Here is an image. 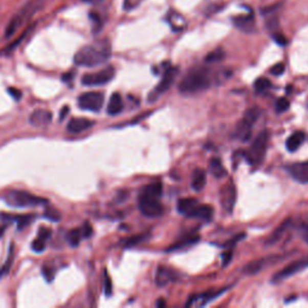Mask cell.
Returning <instances> with one entry per match:
<instances>
[{
  "label": "cell",
  "instance_id": "obj_34",
  "mask_svg": "<svg viewBox=\"0 0 308 308\" xmlns=\"http://www.w3.org/2000/svg\"><path fill=\"white\" fill-rule=\"evenodd\" d=\"M45 247H46V239L41 238V237H39V236L34 239L33 244H32V249L35 253H41L43 249H45Z\"/></svg>",
  "mask_w": 308,
  "mask_h": 308
},
{
  "label": "cell",
  "instance_id": "obj_24",
  "mask_svg": "<svg viewBox=\"0 0 308 308\" xmlns=\"http://www.w3.org/2000/svg\"><path fill=\"white\" fill-rule=\"evenodd\" d=\"M210 172L212 173V176L215 177V179H223L228 174V171L225 169L223 163L219 158H212L210 162Z\"/></svg>",
  "mask_w": 308,
  "mask_h": 308
},
{
  "label": "cell",
  "instance_id": "obj_8",
  "mask_svg": "<svg viewBox=\"0 0 308 308\" xmlns=\"http://www.w3.org/2000/svg\"><path fill=\"white\" fill-rule=\"evenodd\" d=\"M115 68L114 67H106L104 69L97 71V73L85 74L82 77V84L87 85V87H98V85L107 84L115 77Z\"/></svg>",
  "mask_w": 308,
  "mask_h": 308
},
{
  "label": "cell",
  "instance_id": "obj_28",
  "mask_svg": "<svg viewBox=\"0 0 308 308\" xmlns=\"http://www.w3.org/2000/svg\"><path fill=\"white\" fill-rule=\"evenodd\" d=\"M199 239H200L199 236H189V237L181 239V241L176 242L173 246H171L170 248H167V252H173V251H177V249L188 247V246H191L196 244V242H199Z\"/></svg>",
  "mask_w": 308,
  "mask_h": 308
},
{
  "label": "cell",
  "instance_id": "obj_29",
  "mask_svg": "<svg viewBox=\"0 0 308 308\" xmlns=\"http://www.w3.org/2000/svg\"><path fill=\"white\" fill-rule=\"evenodd\" d=\"M149 237H150V234H148V232L131 236V237L126 238L124 241V247H134V246H136V245L142 244V242L147 241Z\"/></svg>",
  "mask_w": 308,
  "mask_h": 308
},
{
  "label": "cell",
  "instance_id": "obj_41",
  "mask_svg": "<svg viewBox=\"0 0 308 308\" xmlns=\"http://www.w3.org/2000/svg\"><path fill=\"white\" fill-rule=\"evenodd\" d=\"M273 40H275L280 46H285L287 42H288L285 39V36L282 35V34H275V35H273Z\"/></svg>",
  "mask_w": 308,
  "mask_h": 308
},
{
  "label": "cell",
  "instance_id": "obj_48",
  "mask_svg": "<svg viewBox=\"0 0 308 308\" xmlns=\"http://www.w3.org/2000/svg\"><path fill=\"white\" fill-rule=\"evenodd\" d=\"M157 306H158V307H164V306H165V301H164V300H159L158 302H157Z\"/></svg>",
  "mask_w": 308,
  "mask_h": 308
},
{
  "label": "cell",
  "instance_id": "obj_13",
  "mask_svg": "<svg viewBox=\"0 0 308 308\" xmlns=\"http://www.w3.org/2000/svg\"><path fill=\"white\" fill-rule=\"evenodd\" d=\"M282 258H283V256L271 255V256H268V258L254 260V261L249 262L248 265L245 266L244 272L246 273V275H255V273L260 272L263 268H266V266L272 265L273 262L280 261V259H282Z\"/></svg>",
  "mask_w": 308,
  "mask_h": 308
},
{
  "label": "cell",
  "instance_id": "obj_3",
  "mask_svg": "<svg viewBox=\"0 0 308 308\" xmlns=\"http://www.w3.org/2000/svg\"><path fill=\"white\" fill-rule=\"evenodd\" d=\"M163 195V184L156 182L143 188L139 196L140 212L148 218H157L163 214L164 206L160 203Z\"/></svg>",
  "mask_w": 308,
  "mask_h": 308
},
{
  "label": "cell",
  "instance_id": "obj_15",
  "mask_svg": "<svg viewBox=\"0 0 308 308\" xmlns=\"http://www.w3.org/2000/svg\"><path fill=\"white\" fill-rule=\"evenodd\" d=\"M232 25L236 28L245 33H253L255 29V19L253 13H248V15L236 16L232 18Z\"/></svg>",
  "mask_w": 308,
  "mask_h": 308
},
{
  "label": "cell",
  "instance_id": "obj_2",
  "mask_svg": "<svg viewBox=\"0 0 308 308\" xmlns=\"http://www.w3.org/2000/svg\"><path fill=\"white\" fill-rule=\"evenodd\" d=\"M214 80V74L210 68H193L180 82L179 90L182 94H196L208 90Z\"/></svg>",
  "mask_w": 308,
  "mask_h": 308
},
{
  "label": "cell",
  "instance_id": "obj_26",
  "mask_svg": "<svg viewBox=\"0 0 308 308\" xmlns=\"http://www.w3.org/2000/svg\"><path fill=\"white\" fill-rule=\"evenodd\" d=\"M167 20H169L172 29L176 30V32H180V30H182L184 27H186V20L177 12L167 13Z\"/></svg>",
  "mask_w": 308,
  "mask_h": 308
},
{
  "label": "cell",
  "instance_id": "obj_11",
  "mask_svg": "<svg viewBox=\"0 0 308 308\" xmlns=\"http://www.w3.org/2000/svg\"><path fill=\"white\" fill-rule=\"evenodd\" d=\"M307 268H308V255L302 256V258L296 260V261L290 262L289 265H287L285 268L277 272L276 275L272 277V282L273 283L280 282V280H284L289 278V277L296 275V273L303 271V270Z\"/></svg>",
  "mask_w": 308,
  "mask_h": 308
},
{
  "label": "cell",
  "instance_id": "obj_20",
  "mask_svg": "<svg viewBox=\"0 0 308 308\" xmlns=\"http://www.w3.org/2000/svg\"><path fill=\"white\" fill-rule=\"evenodd\" d=\"M123 108H124V104H123L122 95L119 93L112 94L107 104V114L109 116H117L123 111Z\"/></svg>",
  "mask_w": 308,
  "mask_h": 308
},
{
  "label": "cell",
  "instance_id": "obj_42",
  "mask_svg": "<svg viewBox=\"0 0 308 308\" xmlns=\"http://www.w3.org/2000/svg\"><path fill=\"white\" fill-rule=\"evenodd\" d=\"M45 215L49 219H51V221H53V222H58V221H59V218H60L59 213H58V212L54 211V210L47 211V213Z\"/></svg>",
  "mask_w": 308,
  "mask_h": 308
},
{
  "label": "cell",
  "instance_id": "obj_23",
  "mask_svg": "<svg viewBox=\"0 0 308 308\" xmlns=\"http://www.w3.org/2000/svg\"><path fill=\"white\" fill-rule=\"evenodd\" d=\"M225 290H228V288H223L222 290H219V292H208V293H205V294H201V295H196L195 297H190L189 302L187 303V306H190L191 303L194 302V301H201V302L199 303L200 306H205V304L210 302V301H212L213 299H215V297L222 295Z\"/></svg>",
  "mask_w": 308,
  "mask_h": 308
},
{
  "label": "cell",
  "instance_id": "obj_44",
  "mask_svg": "<svg viewBox=\"0 0 308 308\" xmlns=\"http://www.w3.org/2000/svg\"><path fill=\"white\" fill-rule=\"evenodd\" d=\"M231 256H232V253H231V252L224 253V254H223V266L229 265V262H230Z\"/></svg>",
  "mask_w": 308,
  "mask_h": 308
},
{
  "label": "cell",
  "instance_id": "obj_14",
  "mask_svg": "<svg viewBox=\"0 0 308 308\" xmlns=\"http://www.w3.org/2000/svg\"><path fill=\"white\" fill-rule=\"evenodd\" d=\"M52 112L45 108H39L35 109V111L30 115L29 123L33 126H35V128H43V126H47L52 122Z\"/></svg>",
  "mask_w": 308,
  "mask_h": 308
},
{
  "label": "cell",
  "instance_id": "obj_39",
  "mask_svg": "<svg viewBox=\"0 0 308 308\" xmlns=\"http://www.w3.org/2000/svg\"><path fill=\"white\" fill-rule=\"evenodd\" d=\"M82 235H83V237H91L92 235H93V228H92V225L88 223H84L83 227H82Z\"/></svg>",
  "mask_w": 308,
  "mask_h": 308
},
{
  "label": "cell",
  "instance_id": "obj_25",
  "mask_svg": "<svg viewBox=\"0 0 308 308\" xmlns=\"http://www.w3.org/2000/svg\"><path fill=\"white\" fill-rule=\"evenodd\" d=\"M197 204H199V201L194 199V197H183V199H180L179 203H177V211L180 213L187 215Z\"/></svg>",
  "mask_w": 308,
  "mask_h": 308
},
{
  "label": "cell",
  "instance_id": "obj_18",
  "mask_svg": "<svg viewBox=\"0 0 308 308\" xmlns=\"http://www.w3.org/2000/svg\"><path fill=\"white\" fill-rule=\"evenodd\" d=\"M94 125V122L88 118H71L68 123V131L71 134H80L82 131L91 129Z\"/></svg>",
  "mask_w": 308,
  "mask_h": 308
},
{
  "label": "cell",
  "instance_id": "obj_6",
  "mask_svg": "<svg viewBox=\"0 0 308 308\" xmlns=\"http://www.w3.org/2000/svg\"><path fill=\"white\" fill-rule=\"evenodd\" d=\"M270 142V131L269 130H262L259 133L254 141L247 150V160L252 165H259L265 158L266 150H268Z\"/></svg>",
  "mask_w": 308,
  "mask_h": 308
},
{
  "label": "cell",
  "instance_id": "obj_19",
  "mask_svg": "<svg viewBox=\"0 0 308 308\" xmlns=\"http://www.w3.org/2000/svg\"><path fill=\"white\" fill-rule=\"evenodd\" d=\"M213 207L210 206V205H200L197 204L193 210H191L189 213L187 214V217L189 218H197V219H203V221H211L212 217H213Z\"/></svg>",
  "mask_w": 308,
  "mask_h": 308
},
{
  "label": "cell",
  "instance_id": "obj_32",
  "mask_svg": "<svg viewBox=\"0 0 308 308\" xmlns=\"http://www.w3.org/2000/svg\"><path fill=\"white\" fill-rule=\"evenodd\" d=\"M224 57H225L224 51L221 49H217V50L212 51V52H210L206 57H205V61H206V63H210V64L218 63V61L223 60Z\"/></svg>",
  "mask_w": 308,
  "mask_h": 308
},
{
  "label": "cell",
  "instance_id": "obj_9",
  "mask_svg": "<svg viewBox=\"0 0 308 308\" xmlns=\"http://www.w3.org/2000/svg\"><path fill=\"white\" fill-rule=\"evenodd\" d=\"M177 75H179V68L177 67H170L167 68L165 70V73H164L162 81L159 82L158 84L156 85V88H154L152 93L148 95V101L153 102L156 101L157 99H158L160 95L165 93V92L169 90V88L172 85V83L176 80Z\"/></svg>",
  "mask_w": 308,
  "mask_h": 308
},
{
  "label": "cell",
  "instance_id": "obj_49",
  "mask_svg": "<svg viewBox=\"0 0 308 308\" xmlns=\"http://www.w3.org/2000/svg\"><path fill=\"white\" fill-rule=\"evenodd\" d=\"M4 230H5V225H2V227H0V236H3V234H4Z\"/></svg>",
  "mask_w": 308,
  "mask_h": 308
},
{
  "label": "cell",
  "instance_id": "obj_45",
  "mask_svg": "<svg viewBox=\"0 0 308 308\" xmlns=\"http://www.w3.org/2000/svg\"><path fill=\"white\" fill-rule=\"evenodd\" d=\"M67 112H69V107H68V106H65V107L63 108V111H61V114H60V119H63L65 117V114H67Z\"/></svg>",
  "mask_w": 308,
  "mask_h": 308
},
{
  "label": "cell",
  "instance_id": "obj_33",
  "mask_svg": "<svg viewBox=\"0 0 308 308\" xmlns=\"http://www.w3.org/2000/svg\"><path fill=\"white\" fill-rule=\"evenodd\" d=\"M289 107H290V101L287 98H279L276 102V111L278 112V114L288 111Z\"/></svg>",
  "mask_w": 308,
  "mask_h": 308
},
{
  "label": "cell",
  "instance_id": "obj_27",
  "mask_svg": "<svg viewBox=\"0 0 308 308\" xmlns=\"http://www.w3.org/2000/svg\"><path fill=\"white\" fill-rule=\"evenodd\" d=\"M289 224H290L289 221H284L283 223L280 224L279 227L272 232V235L270 236L268 239H266V245H273V244H276V242H278V239H280V237H282L284 232L287 231V229H288Z\"/></svg>",
  "mask_w": 308,
  "mask_h": 308
},
{
  "label": "cell",
  "instance_id": "obj_21",
  "mask_svg": "<svg viewBox=\"0 0 308 308\" xmlns=\"http://www.w3.org/2000/svg\"><path fill=\"white\" fill-rule=\"evenodd\" d=\"M304 139H306V135H304L303 131H295L293 133L292 135L287 139L285 142V147L289 152H295L302 145Z\"/></svg>",
  "mask_w": 308,
  "mask_h": 308
},
{
  "label": "cell",
  "instance_id": "obj_38",
  "mask_svg": "<svg viewBox=\"0 0 308 308\" xmlns=\"http://www.w3.org/2000/svg\"><path fill=\"white\" fill-rule=\"evenodd\" d=\"M143 0H124V9L125 10H133L141 4Z\"/></svg>",
  "mask_w": 308,
  "mask_h": 308
},
{
  "label": "cell",
  "instance_id": "obj_10",
  "mask_svg": "<svg viewBox=\"0 0 308 308\" xmlns=\"http://www.w3.org/2000/svg\"><path fill=\"white\" fill-rule=\"evenodd\" d=\"M105 97L101 92H87L80 95L78 98V106L85 111L99 112L104 106Z\"/></svg>",
  "mask_w": 308,
  "mask_h": 308
},
{
  "label": "cell",
  "instance_id": "obj_12",
  "mask_svg": "<svg viewBox=\"0 0 308 308\" xmlns=\"http://www.w3.org/2000/svg\"><path fill=\"white\" fill-rule=\"evenodd\" d=\"M290 176L299 183L308 184V162H297L287 166Z\"/></svg>",
  "mask_w": 308,
  "mask_h": 308
},
{
  "label": "cell",
  "instance_id": "obj_4",
  "mask_svg": "<svg viewBox=\"0 0 308 308\" xmlns=\"http://www.w3.org/2000/svg\"><path fill=\"white\" fill-rule=\"evenodd\" d=\"M46 0H28L9 20L5 28V37H11L23 25H26L35 13L43 8Z\"/></svg>",
  "mask_w": 308,
  "mask_h": 308
},
{
  "label": "cell",
  "instance_id": "obj_7",
  "mask_svg": "<svg viewBox=\"0 0 308 308\" xmlns=\"http://www.w3.org/2000/svg\"><path fill=\"white\" fill-rule=\"evenodd\" d=\"M260 114H261V112H260L258 107H252L247 109L244 118L238 122L237 126H236V138L241 140V141H247V140L251 138L253 125L258 121Z\"/></svg>",
  "mask_w": 308,
  "mask_h": 308
},
{
  "label": "cell",
  "instance_id": "obj_37",
  "mask_svg": "<svg viewBox=\"0 0 308 308\" xmlns=\"http://www.w3.org/2000/svg\"><path fill=\"white\" fill-rule=\"evenodd\" d=\"M284 71H285V67H284V64L278 63L276 65H273L271 68V70H270V73L272 75H275V76H280V75H283Z\"/></svg>",
  "mask_w": 308,
  "mask_h": 308
},
{
  "label": "cell",
  "instance_id": "obj_46",
  "mask_svg": "<svg viewBox=\"0 0 308 308\" xmlns=\"http://www.w3.org/2000/svg\"><path fill=\"white\" fill-rule=\"evenodd\" d=\"M303 238H304V241L307 242L308 244V225L306 227V229H304V232H303Z\"/></svg>",
  "mask_w": 308,
  "mask_h": 308
},
{
  "label": "cell",
  "instance_id": "obj_40",
  "mask_svg": "<svg viewBox=\"0 0 308 308\" xmlns=\"http://www.w3.org/2000/svg\"><path fill=\"white\" fill-rule=\"evenodd\" d=\"M42 273H43V276H45L47 282H52L53 277H54V271L52 269H49V268H46V266H45V268H43V270H42Z\"/></svg>",
  "mask_w": 308,
  "mask_h": 308
},
{
  "label": "cell",
  "instance_id": "obj_47",
  "mask_svg": "<svg viewBox=\"0 0 308 308\" xmlns=\"http://www.w3.org/2000/svg\"><path fill=\"white\" fill-rule=\"evenodd\" d=\"M82 2L88 3V4H97V3H100L101 0H82Z\"/></svg>",
  "mask_w": 308,
  "mask_h": 308
},
{
  "label": "cell",
  "instance_id": "obj_22",
  "mask_svg": "<svg viewBox=\"0 0 308 308\" xmlns=\"http://www.w3.org/2000/svg\"><path fill=\"white\" fill-rule=\"evenodd\" d=\"M206 186V172L203 169L194 170L191 174V187L195 191L203 190Z\"/></svg>",
  "mask_w": 308,
  "mask_h": 308
},
{
  "label": "cell",
  "instance_id": "obj_16",
  "mask_svg": "<svg viewBox=\"0 0 308 308\" xmlns=\"http://www.w3.org/2000/svg\"><path fill=\"white\" fill-rule=\"evenodd\" d=\"M236 203V189L235 186L232 183H229L227 187H224L222 189V205L223 208L229 213H231L234 210Z\"/></svg>",
  "mask_w": 308,
  "mask_h": 308
},
{
  "label": "cell",
  "instance_id": "obj_31",
  "mask_svg": "<svg viewBox=\"0 0 308 308\" xmlns=\"http://www.w3.org/2000/svg\"><path fill=\"white\" fill-rule=\"evenodd\" d=\"M271 87V81L266 77H260L254 82V90L258 92V93H265V92L269 91Z\"/></svg>",
  "mask_w": 308,
  "mask_h": 308
},
{
  "label": "cell",
  "instance_id": "obj_30",
  "mask_svg": "<svg viewBox=\"0 0 308 308\" xmlns=\"http://www.w3.org/2000/svg\"><path fill=\"white\" fill-rule=\"evenodd\" d=\"M82 238H83V235H82L81 229H73V230L68 234V242H69L71 247H77V246L80 245Z\"/></svg>",
  "mask_w": 308,
  "mask_h": 308
},
{
  "label": "cell",
  "instance_id": "obj_1",
  "mask_svg": "<svg viewBox=\"0 0 308 308\" xmlns=\"http://www.w3.org/2000/svg\"><path fill=\"white\" fill-rule=\"evenodd\" d=\"M111 43L107 39H102L78 50L74 57V61L78 67L95 68L105 64L111 58Z\"/></svg>",
  "mask_w": 308,
  "mask_h": 308
},
{
  "label": "cell",
  "instance_id": "obj_36",
  "mask_svg": "<svg viewBox=\"0 0 308 308\" xmlns=\"http://www.w3.org/2000/svg\"><path fill=\"white\" fill-rule=\"evenodd\" d=\"M104 277H105V279H104L105 294H106V296H109L112 294V282H111V278H109V276L107 275V272H106V271L104 273Z\"/></svg>",
  "mask_w": 308,
  "mask_h": 308
},
{
  "label": "cell",
  "instance_id": "obj_5",
  "mask_svg": "<svg viewBox=\"0 0 308 308\" xmlns=\"http://www.w3.org/2000/svg\"><path fill=\"white\" fill-rule=\"evenodd\" d=\"M6 204L13 207L26 208V207H37L43 206V205L49 204V200L43 199V197L36 196L32 193H27V191L12 190L8 191L4 196Z\"/></svg>",
  "mask_w": 308,
  "mask_h": 308
},
{
  "label": "cell",
  "instance_id": "obj_43",
  "mask_svg": "<svg viewBox=\"0 0 308 308\" xmlns=\"http://www.w3.org/2000/svg\"><path fill=\"white\" fill-rule=\"evenodd\" d=\"M9 94L11 95V97L15 99V100H19L20 98H22V92L19 90H16V88H9Z\"/></svg>",
  "mask_w": 308,
  "mask_h": 308
},
{
  "label": "cell",
  "instance_id": "obj_35",
  "mask_svg": "<svg viewBox=\"0 0 308 308\" xmlns=\"http://www.w3.org/2000/svg\"><path fill=\"white\" fill-rule=\"evenodd\" d=\"M12 259H13V246H11V249H10L8 261H6L5 265L0 269V278H2L3 276H5L6 273L10 271V268H11V265H12Z\"/></svg>",
  "mask_w": 308,
  "mask_h": 308
},
{
  "label": "cell",
  "instance_id": "obj_17",
  "mask_svg": "<svg viewBox=\"0 0 308 308\" xmlns=\"http://www.w3.org/2000/svg\"><path fill=\"white\" fill-rule=\"evenodd\" d=\"M177 273L166 266H159L156 272V284L158 287H165L171 282L177 280Z\"/></svg>",
  "mask_w": 308,
  "mask_h": 308
}]
</instances>
